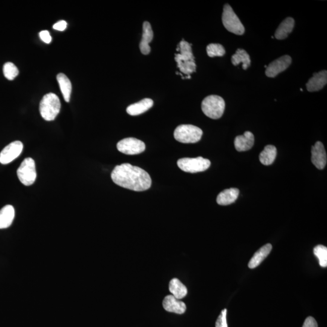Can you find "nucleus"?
Segmentation results:
<instances>
[{
	"label": "nucleus",
	"instance_id": "obj_1",
	"mask_svg": "<svg viewBox=\"0 0 327 327\" xmlns=\"http://www.w3.org/2000/svg\"><path fill=\"white\" fill-rule=\"evenodd\" d=\"M111 178L120 187L136 191L148 190L152 185V179L148 172L142 168L128 163L122 164L114 168Z\"/></svg>",
	"mask_w": 327,
	"mask_h": 327
},
{
	"label": "nucleus",
	"instance_id": "obj_2",
	"mask_svg": "<svg viewBox=\"0 0 327 327\" xmlns=\"http://www.w3.org/2000/svg\"><path fill=\"white\" fill-rule=\"evenodd\" d=\"M176 50L179 52L175 55L177 67L181 73L186 75L187 77H190V75L195 73L197 69L191 44L182 40L178 44Z\"/></svg>",
	"mask_w": 327,
	"mask_h": 327
},
{
	"label": "nucleus",
	"instance_id": "obj_3",
	"mask_svg": "<svg viewBox=\"0 0 327 327\" xmlns=\"http://www.w3.org/2000/svg\"><path fill=\"white\" fill-rule=\"evenodd\" d=\"M61 109V103L56 95L49 93L45 95L40 102L41 116L46 121H50L56 118Z\"/></svg>",
	"mask_w": 327,
	"mask_h": 327
},
{
	"label": "nucleus",
	"instance_id": "obj_4",
	"mask_svg": "<svg viewBox=\"0 0 327 327\" xmlns=\"http://www.w3.org/2000/svg\"><path fill=\"white\" fill-rule=\"evenodd\" d=\"M225 106L224 99L218 95H210L204 99L202 108L204 113L212 119H217L223 116Z\"/></svg>",
	"mask_w": 327,
	"mask_h": 327
},
{
	"label": "nucleus",
	"instance_id": "obj_5",
	"mask_svg": "<svg viewBox=\"0 0 327 327\" xmlns=\"http://www.w3.org/2000/svg\"><path fill=\"white\" fill-rule=\"evenodd\" d=\"M203 132L199 127L190 124H182L177 127L174 132V137L182 143H196L203 136Z\"/></svg>",
	"mask_w": 327,
	"mask_h": 327
},
{
	"label": "nucleus",
	"instance_id": "obj_6",
	"mask_svg": "<svg viewBox=\"0 0 327 327\" xmlns=\"http://www.w3.org/2000/svg\"><path fill=\"white\" fill-rule=\"evenodd\" d=\"M222 21L228 31L238 35L244 34V26L229 4L224 5Z\"/></svg>",
	"mask_w": 327,
	"mask_h": 327
},
{
	"label": "nucleus",
	"instance_id": "obj_7",
	"mask_svg": "<svg viewBox=\"0 0 327 327\" xmlns=\"http://www.w3.org/2000/svg\"><path fill=\"white\" fill-rule=\"evenodd\" d=\"M180 169L185 172L195 173L204 172L211 166V161L203 157L184 158L177 162Z\"/></svg>",
	"mask_w": 327,
	"mask_h": 327
},
{
	"label": "nucleus",
	"instance_id": "obj_8",
	"mask_svg": "<svg viewBox=\"0 0 327 327\" xmlns=\"http://www.w3.org/2000/svg\"><path fill=\"white\" fill-rule=\"evenodd\" d=\"M17 176L21 182L26 186L34 184L37 178L35 163L31 158L24 160L17 170Z\"/></svg>",
	"mask_w": 327,
	"mask_h": 327
},
{
	"label": "nucleus",
	"instance_id": "obj_9",
	"mask_svg": "<svg viewBox=\"0 0 327 327\" xmlns=\"http://www.w3.org/2000/svg\"><path fill=\"white\" fill-rule=\"evenodd\" d=\"M117 149L122 154L134 155L142 154L146 150V145L142 141L135 138H127L117 144Z\"/></svg>",
	"mask_w": 327,
	"mask_h": 327
},
{
	"label": "nucleus",
	"instance_id": "obj_10",
	"mask_svg": "<svg viewBox=\"0 0 327 327\" xmlns=\"http://www.w3.org/2000/svg\"><path fill=\"white\" fill-rule=\"evenodd\" d=\"M23 145L20 141L10 144L0 153V163L8 164L19 157L23 151Z\"/></svg>",
	"mask_w": 327,
	"mask_h": 327
},
{
	"label": "nucleus",
	"instance_id": "obj_11",
	"mask_svg": "<svg viewBox=\"0 0 327 327\" xmlns=\"http://www.w3.org/2000/svg\"><path fill=\"white\" fill-rule=\"evenodd\" d=\"M292 59L289 55H284L272 62L266 71L267 77L275 78L286 71L292 64Z\"/></svg>",
	"mask_w": 327,
	"mask_h": 327
},
{
	"label": "nucleus",
	"instance_id": "obj_12",
	"mask_svg": "<svg viewBox=\"0 0 327 327\" xmlns=\"http://www.w3.org/2000/svg\"><path fill=\"white\" fill-rule=\"evenodd\" d=\"M311 161L318 169L322 170L325 168L326 161V154L323 144L317 142L311 148Z\"/></svg>",
	"mask_w": 327,
	"mask_h": 327
},
{
	"label": "nucleus",
	"instance_id": "obj_13",
	"mask_svg": "<svg viewBox=\"0 0 327 327\" xmlns=\"http://www.w3.org/2000/svg\"><path fill=\"white\" fill-rule=\"evenodd\" d=\"M163 306L165 310L170 313L182 314L186 311L185 303L177 299L173 295H167L165 297L163 301Z\"/></svg>",
	"mask_w": 327,
	"mask_h": 327
},
{
	"label": "nucleus",
	"instance_id": "obj_14",
	"mask_svg": "<svg viewBox=\"0 0 327 327\" xmlns=\"http://www.w3.org/2000/svg\"><path fill=\"white\" fill-rule=\"evenodd\" d=\"M327 83V72L322 71L318 73H315L306 84L307 91L310 92L319 91L323 88Z\"/></svg>",
	"mask_w": 327,
	"mask_h": 327
},
{
	"label": "nucleus",
	"instance_id": "obj_15",
	"mask_svg": "<svg viewBox=\"0 0 327 327\" xmlns=\"http://www.w3.org/2000/svg\"><path fill=\"white\" fill-rule=\"evenodd\" d=\"M154 38V32L152 31L151 24L148 22H145L143 25V36L140 44L141 52L144 55H148L151 52V47L149 43Z\"/></svg>",
	"mask_w": 327,
	"mask_h": 327
},
{
	"label": "nucleus",
	"instance_id": "obj_16",
	"mask_svg": "<svg viewBox=\"0 0 327 327\" xmlns=\"http://www.w3.org/2000/svg\"><path fill=\"white\" fill-rule=\"evenodd\" d=\"M254 137L250 132H245L242 136L236 137L235 147L237 151L244 152L250 150L253 146Z\"/></svg>",
	"mask_w": 327,
	"mask_h": 327
},
{
	"label": "nucleus",
	"instance_id": "obj_17",
	"mask_svg": "<svg viewBox=\"0 0 327 327\" xmlns=\"http://www.w3.org/2000/svg\"><path fill=\"white\" fill-rule=\"evenodd\" d=\"M154 106L152 99L145 98L138 103L131 104L127 108V112L132 116L141 115L148 111Z\"/></svg>",
	"mask_w": 327,
	"mask_h": 327
},
{
	"label": "nucleus",
	"instance_id": "obj_18",
	"mask_svg": "<svg viewBox=\"0 0 327 327\" xmlns=\"http://www.w3.org/2000/svg\"><path fill=\"white\" fill-rule=\"evenodd\" d=\"M295 20L288 17L282 22L276 31L275 37L277 40H284L292 32L295 27Z\"/></svg>",
	"mask_w": 327,
	"mask_h": 327
},
{
	"label": "nucleus",
	"instance_id": "obj_19",
	"mask_svg": "<svg viewBox=\"0 0 327 327\" xmlns=\"http://www.w3.org/2000/svg\"><path fill=\"white\" fill-rule=\"evenodd\" d=\"M239 190L238 188H231L221 191L218 194L217 202L219 205L227 206L235 203L238 199Z\"/></svg>",
	"mask_w": 327,
	"mask_h": 327
},
{
	"label": "nucleus",
	"instance_id": "obj_20",
	"mask_svg": "<svg viewBox=\"0 0 327 327\" xmlns=\"http://www.w3.org/2000/svg\"><path fill=\"white\" fill-rule=\"evenodd\" d=\"M14 218L15 210L13 206L7 205L0 210V229L10 227Z\"/></svg>",
	"mask_w": 327,
	"mask_h": 327
},
{
	"label": "nucleus",
	"instance_id": "obj_21",
	"mask_svg": "<svg viewBox=\"0 0 327 327\" xmlns=\"http://www.w3.org/2000/svg\"><path fill=\"white\" fill-rule=\"evenodd\" d=\"M272 249V245L271 244H266L261 247L252 257L248 263V268L251 269L257 268L268 257V255L271 253Z\"/></svg>",
	"mask_w": 327,
	"mask_h": 327
},
{
	"label": "nucleus",
	"instance_id": "obj_22",
	"mask_svg": "<svg viewBox=\"0 0 327 327\" xmlns=\"http://www.w3.org/2000/svg\"><path fill=\"white\" fill-rule=\"evenodd\" d=\"M169 290L177 299L184 298L187 294V289L178 279L173 278L170 281Z\"/></svg>",
	"mask_w": 327,
	"mask_h": 327
},
{
	"label": "nucleus",
	"instance_id": "obj_23",
	"mask_svg": "<svg viewBox=\"0 0 327 327\" xmlns=\"http://www.w3.org/2000/svg\"><path fill=\"white\" fill-rule=\"evenodd\" d=\"M60 89L62 92L64 100L68 103L71 100L72 93V84L70 79L64 74H59L56 77Z\"/></svg>",
	"mask_w": 327,
	"mask_h": 327
},
{
	"label": "nucleus",
	"instance_id": "obj_24",
	"mask_svg": "<svg viewBox=\"0 0 327 327\" xmlns=\"http://www.w3.org/2000/svg\"><path fill=\"white\" fill-rule=\"evenodd\" d=\"M232 62L234 66H238L242 63L243 70H246L251 64L250 57L248 53L244 49H238L236 53L232 56Z\"/></svg>",
	"mask_w": 327,
	"mask_h": 327
},
{
	"label": "nucleus",
	"instance_id": "obj_25",
	"mask_svg": "<svg viewBox=\"0 0 327 327\" xmlns=\"http://www.w3.org/2000/svg\"><path fill=\"white\" fill-rule=\"evenodd\" d=\"M277 150L274 146L268 145L265 147L264 151L260 153L259 160L260 163L265 166H269L274 163L277 157Z\"/></svg>",
	"mask_w": 327,
	"mask_h": 327
},
{
	"label": "nucleus",
	"instance_id": "obj_26",
	"mask_svg": "<svg viewBox=\"0 0 327 327\" xmlns=\"http://www.w3.org/2000/svg\"><path fill=\"white\" fill-rule=\"evenodd\" d=\"M315 256L319 259L320 266L326 268L327 266V248L322 245H318L314 248Z\"/></svg>",
	"mask_w": 327,
	"mask_h": 327
},
{
	"label": "nucleus",
	"instance_id": "obj_27",
	"mask_svg": "<svg viewBox=\"0 0 327 327\" xmlns=\"http://www.w3.org/2000/svg\"><path fill=\"white\" fill-rule=\"evenodd\" d=\"M4 76L9 80H13L19 74V70L13 62L6 63L4 67Z\"/></svg>",
	"mask_w": 327,
	"mask_h": 327
},
{
	"label": "nucleus",
	"instance_id": "obj_28",
	"mask_svg": "<svg viewBox=\"0 0 327 327\" xmlns=\"http://www.w3.org/2000/svg\"><path fill=\"white\" fill-rule=\"evenodd\" d=\"M207 53L210 57L223 56L226 50L220 44H210L207 46Z\"/></svg>",
	"mask_w": 327,
	"mask_h": 327
},
{
	"label": "nucleus",
	"instance_id": "obj_29",
	"mask_svg": "<svg viewBox=\"0 0 327 327\" xmlns=\"http://www.w3.org/2000/svg\"><path fill=\"white\" fill-rule=\"evenodd\" d=\"M227 309H224L218 317L215 327H228L227 322Z\"/></svg>",
	"mask_w": 327,
	"mask_h": 327
},
{
	"label": "nucleus",
	"instance_id": "obj_30",
	"mask_svg": "<svg viewBox=\"0 0 327 327\" xmlns=\"http://www.w3.org/2000/svg\"><path fill=\"white\" fill-rule=\"evenodd\" d=\"M40 37L42 41L44 43L49 44L52 41V37L49 34V31H43L40 32Z\"/></svg>",
	"mask_w": 327,
	"mask_h": 327
},
{
	"label": "nucleus",
	"instance_id": "obj_31",
	"mask_svg": "<svg viewBox=\"0 0 327 327\" xmlns=\"http://www.w3.org/2000/svg\"><path fill=\"white\" fill-rule=\"evenodd\" d=\"M302 327H318L316 320L313 317H308L305 319Z\"/></svg>",
	"mask_w": 327,
	"mask_h": 327
},
{
	"label": "nucleus",
	"instance_id": "obj_32",
	"mask_svg": "<svg viewBox=\"0 0 327 327\" xmlns=\"http://www.w3.org/2000/svg\"><path fill=\"white\" fill-rule=\"evenodd\" d=\"M67 28V23L64 20L59 21L53 25V28L59 31H64Z\"/></svg>",
	"mask_w": 327,
	"mask_h": 327
}]
</instances>
